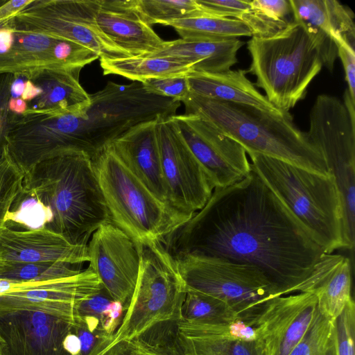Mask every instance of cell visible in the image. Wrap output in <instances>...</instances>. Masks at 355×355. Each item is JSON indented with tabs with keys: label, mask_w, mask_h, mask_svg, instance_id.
Segmentation results:
<instances>
[{
	"label": "cell",
	"mask_w": 355,
	"mask_h": 355,
	"mask_svg": "<svg viewBox=\"0 0 355 355\" xmlns=\"http://www.w3.org/2000/svg\"><path fill=\"white\" fill-rule=\"evenodd\" d=\"M338 57L340 59L345 73L347 89L355 101V50L354 46L343 42L337 44Z\"/></svg>",
	"instance_id": "42"
},
{
	"label": "cell",
	"mask_w": 355,
	"mask_h": 355,
	"mask_svg": "<svg viewBox=\"0 0 355 355\" xmlns=\"http://www.w3.org/2000/svg\"><path fill=\"white\" fill-rule=\"evenodd\" d=\"M327 355H335L334 354V345L332 346V347L330 349V350L328 352L327 354Z\"/></svg>",
	"instance_id": "49"
},
{
	"label": "cell",
	"mask_w": 355,
	"mask_h": 355,
	"mask_svg": "<svg viewBox=\"0 0 355 355\" xmlns=\"http://www.w3.org/2000/svg\"><path fill=\"white\" fill-rule=\"evenodd\" d=\"M334 321L319 311L300 342L288 355H327L334 344Z\"/></svg>",
	"instance_id": "32"
},
{
	"label": "cell",
	"mask_w": 355,
	"mask_h": 355,
	"mask_svg": "<svg viewBox=\"0 0 355 355\" xmlns=\"http://www.w3.org/2000/svg\"><path fill=\"white\" fill-rule=\"evenodd\" d=\"M92 161L111 221L137 245L162 243L193 216L157 199L110 145Z\"/></svg>",
	"instance_id": "5"
},
{
	"label": "cell",
	"mask_w": 355,
	"mask_h": 355,
	"mask_svg": "<svg viewBox=\"0 0 355 355\" xmlns=\"http://www.w3.org/2000/svg\"><path fill=\"white\" fill-rule=\"evenodd\" d=\"M98 0H33L12 17L19 28L75 42L99 58L128 57L98 28Z\"/></svg>",
	"instance_id": "10"
},
{
	"label": "cell",
	"mask_w": 355,
	"mask_h": 355,
	"mask_svg": "<svg viewBox=\"0 0 355 355\" xmlns=\"http://www.w3.org/2000/svg\"><path fill=\"white\" fill-rule=\"evenodd\" d=\"M244 44L239 38L166 41L151 56L169 57L192 66L193 71L222 73L238 62L237 52Z\"/></svg>",
	"instance_id": "26"
},
{
	"label": "cell",
	"mask_w": 355,
	"mask_h": 355,
	"mask_svg": "<svg viewBox=\"0 0 355 355\" xmlns=\"http://www.w3.org/2000/svg\"><path fill=\"white\" fill-rule=\"evenodd\" d=\"M196 2L203 14L237 19L251 8L249 0H196Z\"/></svg>",
	"instance_id": "39"
},
{
	"label": "cell",
	"mask_w": 355,
	"mask_h": 355,
	"mask_svg": "<svg viewBox=\"0 0 355 355\" xmlns=\"http://www.w3.org/2000/svg\"><path fill=\"white\" fill-rule=\"evenodd\" d=\"M350 259L338 254H324L315 264L300 292L313 293L319 312L335 320L352 297Z\"/></svg>",
	"instance_id": "24"
},
{
	"label": "cell",
	"mask_w": 355,
	"mask_h": 355,
	"mask_svg": "<svg viewBox=\"0 0 355 355\" xmlns=\"http://www.w3.org/2000/svg\"><path fill=\"white\" fill-rule=\"evenodd\" d=\"M162 244L174 259L254 266L281 296L300 292L325 254L252 168L243 180L214 189L205 205Z\"/></svg>",
	"instance_id": "1"
},
{
	"label": "cell",
	"mask_w": 355,
	"mask_h": 355,
	"mask_svg": "<svg viewBox=\"0 0 355 355\" xmlns=\"http://www.w3.org/2000/svg\"><path fill=\"white\" fill-rule=\"evenodd\" d=\"M33 0H4L0 5V23L14 17Z\"/></svg>",
	"instance_id": "45"
},
{
	"label": "cell",
	"mask_w": 355,
	"mask_h": 355,
	"mask_svg": "<svg viewBox=\"0 0 355 355\" xmlns=\"http://www.w3.org/2000/svg\"><path fill=\"white\" fill-rule=\"evenodd\" d=\"M251 168L325 253L344 248L341 200L334 176L250 153Z\"/></svg>",
	"instance_id": "4"
},
{
	"label": "cell",
	"mask_w": 355,
	"mask_h": 355,
	"mask_svg": "<svg viewBox=\"0 0 355 355\" xmlns=\"http://www.w3.org/2000/svg\"><path fill=\"white\" fill-rule=\"evenodd\" d=\"M72 332L80 339V355H117L119 343L113 344L114 334H107L100 328L92 330L81 320L73 327Z\"/></svg>",
	"instance_id": "35"
},
{
	"label": "cell",
	"mask_w": 355,
	"mask_h": 355,
	"mask_svg": "<svg viewBox=\"0 0 355 355\" xmlns=\"http://www.w3.org/2000/svg\"><path fill=\"white\" fill-rule=\"evenodd\" d=\"M98 58L97 53L75 42L19 28L13 17L0 23V75L81 70Z\"/></svg>",
	"instance_id": "11"
},
{
	"label": "cell",
	"mask_w": 355,
	"mask_h": 355,
	"mask_svg": "<svg viewBox=\"0 0 355 355\" xmlns=\"http://www.w3.org/2000/svg\"><path fill=\"white\" fill-rule=\"evenodd\" d=\"M66 263H24L0 261V279L47 282L75 275L81 270Z\"/></svg>",
	"instance_id": "30"
},
{
	"label": "cell",
	"mask_w": 355,
	"mask_h": 355,
	"mask_svg": "<svg viewBox=\"0 0 355 355\" xmlns=\"http://www.w3.org/2000/svg\"><path fill=\"white\" fill-rule=\"evenodd\" d=\"M318 312L317 298L310 292H299L270 300L248 322L254 330L257 355H288Z\"/></svg>",
	"instance_id": "15"
},
{
	"label": "cell",
	"mask_w": 355,
	"mask_h": 355,
	"mask_svg": "<svg viewBox=\"0 0 355 355\" xmlns=\"http://www.w3.org/2000/svg\"><path fill=\"white\" fill-rule=\"evenodd\" d=\"M343 103L349 115L350 120L353 125L355 126V101L351 98L349 90L347 89L344 93Z\"/></svg>",
	"instance_id": "47"
},
{
	"label": "cell",
	"mask_w": 355,
	"mask_h": 355,
	"mask_svg": "<svg viewBox=\"0 0 355 355\" xmlns=\"http://www.w3.org/2000/svg\"><path fill=\"white\" fill-rule=\"evenodd\" d=\"M112 300L103 288L100 292L82 301L78 305L79 320L93 319L100 324L103 313Z\"/></svg>",
	"instance_id": "41"
},
{
	"label": "cell",
	"mask_w": 355,
	"mask_h": 355,
	"mask_svg": "<svg viewBox=\"0 0 355 355\" xmlns=\"http://www.w3.org/2000/svg\"><path fill=\"white\" fill-rule=\"evenodd\" d=\"M187 291L218 298L241 320L250 322L272 299L281 296L256 267L212 259H175Z\"/></svg>",
	"instance_id": "9"
},
{
	"label": "cell",
	"mask_w": 355,
	"mask_h": 355,
	"mask_svg": "<svg viewBox=\"0 0 355 355\" xmlns=\"http://www.w3.org/2000/svg\"><path fill=\"white\" fill-rule=\"evenodd\" d=\"M249 28L252 37H268L284 29L293 21L277 18L266 11L254 6L243 12L239 19Z\"/></svg>",
	"instance_id": "36"
},
{
	"label": "cell",
	"mask_w": 355,
	"mask_h": 355,
	"mask_svg": "<svg viewBox=\"0 0 355 355\" xmlns=\"http://www.w3.org/2000/svg\"><path fill=\"white\" fill-rule=\"evenodd\" d=\"M293 19L305 27L318 48L322 65L332 71L338 57L337 44L355 45L354 15L336 0H290Z\"/></svg>",
	"instance_id": "17"
},
{
	"label": "cell",
	"mask_w": 355,
	"mask_h": 355,
	"mask_svg": "<svg viewBox=\"0 0 355 355\" xmlns=\"http://www.w3.org/2000/svg\"><path fill=\"white\" fill-rule=\"evenodd\" d=\"M354 338L355 304L352 300L334 320V354L355 355Z\"/></svg>",
	"instance_id": "37"
},
{
	"label": "cell",
	"mask_w": 355,
	"mask_h": 355,
	"mask_svg": "<svg viewBox=\"0 0 355 355\" xmlns=\"http://www.w3.org/2000/svg\"><path fill=\"white\" fill-rule=\"evenodd\" d=\"M0 355H8L6 343L0 334Z\"/></svg>",
	"instance_id": "48"
},
{
	"label": "cell",
	"mask_w": 355,
	"mask_h": 355,
	"mask_svg": "<svg viewBox=\"0 0 355 355\" xmlns=\"http://www.w3.org/2000/svg\"><path fill=\"white\" fill-rule=\"evenodd\" d=\"M182 102L185 114L198 115L238 142L246 153L274 157L323 175L330 174L319 150L297 128L289 112H269L193 93Z\"/></svg>",
	"instance_id": "3"
},
{
	"label": "cell",
	"mask_w": 355,
	"mask_h": 355,
	"mask_svg": "<svg viewBox=\"0 0 355 355\" xmlns=\"http://www.w3.org/2000/svg\"><path fill=\"white\" fill-rule=\"evenodd\" d=\"M24 176L5 148L0 159V230L6 226L8 214L21 190Z\"/></svg>",
	"instance_id": "34"
},
{
	"label": "cell",
	"mask_w": 355,
	"mask_h": 355,
	"mask_svg": "<svg viewBox=\"0 0 355 355\" xmlns=\"http://www.w3.org/2000/svg\"><path fill=\"white\" fill-rule=\"evenodd\" d=\"M87 249L89 268L110 297L126 308L139 272L137 244L112 222H108L92 234Z\"/></svg>",
	"instance_id": "14"
},
{
	"label": "cell",
	"mask_w": 355,
	"mask_h": 355,
	"mask_svg": "<svg viewBox=\"0 0 355 355\" xmlns=\"http://www.w3.org/2000/svg\"><path fill=\"white\" fill-rule=\"evenodd\" d=\"M244 69L222 73L191 71L187 74L190 92L217 101L246 105L269 112H284L273 105L246 77Z\"/></svg>",
	"instance_id": "25"
},
{
	"label": "cell",
	"mask_w": 355,
	"mask_h": 355,
	"mask_svg": "<svg viewBox=\"0 0 355 355\" xmlns=\"http://www.w3.org/2000/svg\"><path fill=\"white\" fill-rule=\"evenodd\" d=\"M120 355H155L143 346L137 339L128 342L119 343Z\"/></svg>",
	"instance_id": "46"
},
{
	"label": "cell",
	"mask_w": 355,
	"mask_h": 355,
	"mask_svg": "<svg viewBox=\"0 0 355 355\" xmlns=\"http://www.w3.org/2000/svg\"><path fill=\"white\" fill-rule=\"evenodd\" d=\"M145 90L159 96L181 101L190 92L187 75L148 80L142 83Z\"/></svg>",
	"instance_id": "38"
},
{
	"label": "cell",
	"mask_w": 355,
	"mask_h": 355,
	"mask_svg": "<svg viewBox=\"0 0 355 355\" xmlns=\"http://www.w3.org/2000/svg\"><path fill=\"white\" fill-rule=\"evenodd\" d=\"M0 261L80 265L89 261V254L87 245L72 243L50 230L6 226L0 230Z\"/></svg>",
	"instance_id": "19"
},
{
	"label": "cell",
	"mask_w": 355,
	"mask_h": 355,
	"mask_svg": "<svg viewBox=\"0 0 355 355\" xmlns=\"http://www.w3.org/2000/svg\"><path fill=\"white\" fill-rule=\"evenodd\" d=\"M142 19L150 26L167 24L173 20L202 13L196 0H135Z\"/></svg>",
	"instance_id": "31"
},
{
	"label": "cell",
	"mask_w": 355,
	"mask_h": 355,
	"mask_svg": "<svg viewBox=\"0 0 355 355\" xmlns=\"http://www.w3.org/2000/svg\"><path fill=\"white\" fill-rule=\"evenodd\" d=\"M157 120L133 127L110 146L124 165L157 199L171 205L161 164Z\"/></svg>",
	"instance_id": "21"
},
{
	"label": "cell",
	"mask_w": 355,
	"mask_h": 355,
	"mask_svg": "<svg viewBox=\"0 0 355 355\" xmlns=\"http://www.w3.org/2000/svg\"><path fill=\"white\" fill-rule=\"evenodd\" d=\"M124 310L125 307L121 302L112 300L103 313L100 320L101 329L107 334H114L121 324Z\"/></svg>",
	"instance_id": "43"
},
{
	"label": "cell",
	"mask_w": 355,
	"mask_h": 355,
	"mask_svg": "<svg viewBox=\"0 0 355 355\" xmlns=\"http://www.w3.org/2000/svg\"><path fill=\"white\" fill-rule=\"evenodd\" d=\"M4 1V0H0V5Z\"/></svg>",
	"instance_id": "50"
},
{
	"label": "cell",
	"mask_w": 355,
	"mask_h": 355,
	"mask_svg": "<svg viewBox=\"0 0 355 355\" xmlns=\"http://www.w3.org/2000/svg\"><path fill=\"white\" fill-rule=\"evenodd\" d=\"M73 325L42 312L0 316V334L8 355H68L62 345Z\"/></svg>",
	"instance_id": "18"
},
{
	"label": "cell",
	"mask_w": 355,
	"mask_h": 355,
	"mask_svg": "<svg viewBox=\"0 0 355 355\" xmlns=\"http://www.w3.org/2000/svg\"><path fill=\"white\" fill-rule=\"evenodd\" d=\"M179 320L159 322L135 339L155 355H184L178 334Z\"/></svg>",
	"instance_id": "33"
},
{
	"label": "cell",
	"mask_w": 355,
	"mask_h": 355,
	"mask_svg": "<svg viewBox=\"0 0 355 355\" xmlns=\"http://www.w3.org/2000/svg\"><path fill=\"white\" fill-rule=\"evenodd\" d=\"M80 71L49 68L21 75L31 87V98L26 103L23 114H64L87 108L91 103L90 94L79 82Z\"/></svg>",
	"instance_id": "22"
},
{
	"label": "cell",
	"mask_w": 355,
	"mask_h": 355,
	"mask_svg": "<svg viewBox=\"0 0 355 355\" xmlns=\"http://www.w3.org/2000/svg\"><path fill=\"white\" fill-rule=\"evenodd\" d=\"M10 222L87 245L101 225L112 222L91 157L69 151L35 165L25 174L7 218Z\"/></svg>",
	"instance_id": "2"
},
{
	"label": "cell",
	"mask_w": 355,
	"mask_h": 355,
	"mask_svg": "<svg viewBox=\"0 0 355 355\" xmlns=\"http://www.w3.org/2000/svg\"><path fill=\"white\" fill-rule=\"evenodd\" d=\"M100 65L104 75H118L141 83L150 79L187 75L193 71L192 66L182 60L151 55L101 58Z\"/></svg>",
	"instance_id": "27"
},
{
	"label": "cell",
	"mask_w": 355,
	"mask_h": 355,
	"mask_svg": "<svg viewBox=\"0 0 355 355\" xmlns=\"http://www.w3.org/2000/svg\"><path fill=\"white\" fill-rule=\"evenodd\" d=\"M14 75H0V159L7 145L10 112L9 103L11 98V87Z\"/></svg>",
	"instance_id": "40"
},
{
	"label": "cell",
	"mask_w": 355,
	"mask_h": 355,
	"mask_svg": "<svg viewBox=\"0 0 355 355\" xmlns=\"http://www.w3.org/2000/svg\"><path fill=\"white\" fill-rule=\"evenodd\" d=\"M140 267L132 296L113 344L137 338L152 326L180 320L187 290L175 259L162 243L138 245Z\"/></svg>",
	"instance_id": "7"
},
{
	"label": "cell",
	"mask_w": 355,
	"mask_h": 355,
	"mask_svg": "<svg viewBox=\"0 0 355 355\" xmlns=\"http://www.w3.org/2000/svg\"><path fill=\"white\" fill-rule=\"evenodd\" d=\"M252 3L266 11L272 16L289 21H293V10L290 0H253Z\"/></svg>",
	"instance_id": "44"
},
{
	"label": "cell",
	"mask_w": 355,
	"mask_h": 355,
	"mask_svg": "<svg viewBox=\"0 0 355 355\" xmlns=\"http://www.w3.org/2000/svg\"><path fill=\"white\" fill-rule=\"evenodd\" d=\"M247 46L251 56L247 72L256 76V86L283 111L289 112L306 96L323 67L317 45L295 20L271 37H252Z\"/></svg>",
	"instance_id": "6"
},
{
	"label": "cell",
	"mask_w": 355,
	"mask_h": 355,
	"mask_svg": "<svg viewBox=\"0 0 355 355\" xmlns=\"http://www.w3.org/2000/svg\"><path fill=\"white\" fill-rule=\"evenodd\" d=\"M178 328L184 355H257L254 328L243 320L209 324L180 320Z\"/></svg>",
	"instance_id": "23"
},
{
	"label": "cell",
	"mask_w": 355,
	"mask_h": 355,
	"mask_svg": "<svg viewBox=\"0 0 355 355\" xmlns=\"http://www.w3.org/2000/svg\"><path fill=\"white\" fill-rule=\"evenodd\" d=\"M183 40L230 39L252 37L247 26L234 18L200 15L173 20L167 24Z\"/></svg>",
	"instance_id": "28"
},
{
	"label": "cell",
	"mask_w": 355,
	"mask_h": 355,
	"mask_svg": "<svg viewBox=\"0 0 355 355\" xmlns=\"http://www.w3.org/2000/svg\"><path fill=\"white\" fill-rule=\"evenodd\" d=\"M103 288L88 267L79 273L48 281L28 291L0 295V316L19 311L42 312L73 326L79 321L78 305Z\"/></svg>",
	"instance_id": "16"
},
{
	"label": "cell",
	"mask_w": 355,
	"mask_h": 355,
	"mask_svg": "<svg viewBox=\"0 0 355 355\" xmlns=\"http://www.w3.org/2000/svg\"><path fill=\"white\" fill-rule=\"evenodd\" d=\"M157 135L170 205L193 216L205 205L214 189L171 117L157 119Z\"/></svg>",
	"instance_id": "12"
},
{
	"label": "cell",
	"mask_w": 355,
	"mask_h": 355,
	"mask_svg": "<svg viewBox=\"0 0 355 355\" xmlns=\"http://www.w3.org/2000/svg\"><path fill=\"white\" fill-rule=\"evenodd\" d=\"M306 136L322 154L340 193L344 249L355 243V126L337 97L320 94L310 110Z\"/></svg>",
	"instance_id": "8"
},
{
	"label": "cell",
	"mask_w": 355,
	"mask_h": 355,
	"mask_svg": "<svg viewBox=\"0 0 355 355\" xmlns=\"http://www.w3.org/2000/svg\"><path fill=\"white\" fill-rule=\"evenodd\" d=\"M171 119L205 171L214 189L225 188L251 171L245 149L205 119L193 114Z\"/></svg>",
	"instance_id": "13"
},
{
	"label": "cell",
	"mask_w": 355,
	"mask_h": 355,
	"mask_svg": "<svg viewBox=\"0 0 355 355\" xmlns=\"http://www.w3.org/2000/svg\"><path fill=\"white\" fill-rule=\"evenodd\" d=\"M180 320L209 324H227L240 320L225 302L202 293L187 291L180 310Z\"/></svg>",
	"instance_id": "29"
},
{
	"label": "cell",
	"mask_w": 355,
	"mask_h": 355,
	"mask_svg": "<svg viewBox=\"0 0 355 355\" xmlns=\"http://www.w3.org/2000/svg\"><path fill=\"white\" fill-rule=\"evenodd\" d=\"M96 20L103 34L128 56L150 55L165 44L142 19L135 0H98Z\"/></svg>",
	"instance_id": "20"
}]
</instances>
